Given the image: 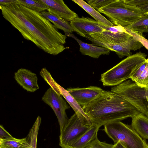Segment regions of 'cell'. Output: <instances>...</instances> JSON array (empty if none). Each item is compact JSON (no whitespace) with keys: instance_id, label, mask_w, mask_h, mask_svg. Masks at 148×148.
Wrapping results in <instances>:
<instances>
[{"instance_id":"cell-1","label":"cell","mask_w":148,"mask_h":148,"mask_svg":"<svg viewBox=\"0 0 148 148\" xmlns=\"http://www.w3.org/2000/svg\"><path fill=\"white\" fill-rule=\"evenodd\" d=\"M3 17L21 33L23 38L33 42L39 49L53 55L68 47L66 36L60 32L41 13L20 4L8 6L0 5Z\"/></svg>"},{"instance_id":"cell-2","label":"cell","mask_w":148,"mask_h":148,"mask_svg":"<svg viewBox=\"0 0 148 148\" xmlns=\"http://www.w3.org/2000/svg\"><path fill=\"white\" fill-rule=\"evenodd\" d=\"M93 123L101 127L109 123L132 118L141 112L127 101L111 91L105 92L82 107Z\"/></svg>"},{"instance_id":"cell-3","label":"cell","mask_w":148,"mask_h":148,"mask_svg":"<svg viewBox=\"0 0 148 148\" xmlns=\"http://www.w3.org/2000/svg\"><path fill=\"white\" fill-rule=\"evenodd\" d=\"M146 57V54L141 51L127 57L101 75L100 81L103 85L114 86L130 78Z\"/></svg>"},{"instance_id":"cell-4","label":"cell","mask_w":148,"mask_h":148,"mask_svg":"<svg viewBox=\"0 0 148 148\" xmlns=\"http://www.w3.org/2000/svg\"><path fill=\"white\" fill-rule=\"evenodd\" d=\"M97 11L107 16L114 26L124 27L130 25L144 15L140 9L126 3L125 0H113Z\"/></svg>"},{"instance_id":"cell-5","label":"cell","mask_w":148,"mask_h":148,"mask_svg":"<svg viewBox=\"0 0 148 148\" xmlns=\"http://www.w3.org/2000/svg\"><path fill=\"white\" fill-rule=\"evenodd\" d=\"M103 130L113 141L119 142L125 148H148V143L142 138L131 125L120 121L104 125Z\"/></svg>"},{"instance_id":"cell-6","label":"cell","mask_w":148,"mask_h":148,"mask_svg":"<svg viewBox=\"0 0 148 148\" xmlns=\"http://www.w3.org/2000/svg\"><path fill=\"white\" fill-rule=\"evenodd\" d=\"M111 91L127 101L148 117L145 88L141 87L131 79H127L113 86Z\"/></svg>"},{"instance_id":"cell-7","label":"cell","mask_w":148,"mask_h":148,"mask_svg":"<svg viewBox=\"0 0 148 148\" xmlns=\"http://www.w3.org/2000/svg\"><path fill=\"white\" fill-rule=\"evenodd\" d=\"M91 126L85 124L74 113L60 132L59 145L62 148H70L72 144L90 129Z\"/></svg>"},{"instance_id":"cell-8","label":"cell","mask_w":148,"mask_h":148,"mask_svg":"<svg viewBox=\"0 0 148 148\" xmlns=\"http://www.w3.org/2000/svg\"><path fill=\"white\" fill-rule=\"evenodd\" d=\"M42 101L49 106L56 115L60 127V132L64 127L69 119L66 111L70 106L62 98L51 88L48 89L42 97Z\"/></svg>"},{"instance_id":"cell-9","label":"cell","mask_w":148,"mask_h":148,"mask_svg":"<svg viewBox=\"0 0 148 148\" xmlns=\"http://www.w3.org/2000/svg\"><path fill=\"white\" fill-rule=\"evenodd\" d=\"M103 27L105 30L102 32L90 34L86 36L107 43L124 42L132 36L127 32L125 27L120 25L108 26L103 25Z\"/></svg>"},{"instance_id":"cell-10","label":"cell","mask_w":148,"mask_h":148,"mask_svg":"<svg viewBox=\"0 0 148 148\" xmlns=\"http://www.w3.org/2000/svg\"><path fill=\"white\" fill-rule=\"evenodd\" d=\"M92 42V44L109 49L114 51L120 58L128 57L132 55L131 51H135L141 49L143 46L132 36L126 41L117 43H107L97 41L88 36L86 37Z\"/></svg>"},{"instance_id":"cell-11","label":"cell","mask_w":148,"mask_h":148,"mask_svg":"<svg viewBox=\"0 0 148 148\" xmlns=\"http://www.w3.org/2000/svg\"><path fill=\"white\" fill-rule=\"evenodd\" d=\"M69 23L73 32L85 38L87 35L100 33L105 30L104 25L88 17H77Z\"/></svg>"},{"instance_id":"cell-12","label":"cell","mask_w":148,"mask_h":148,"mask_svg":"<svg viewBox=\"0 0 148 148\" xmlns=\"http://www.w3.org/2000/svg\"><path fill=\"white\" fill-rule=\"evenodd\" d=\"M66 90L82 107L88 105L106 91L100 87L91 86L85 88H70Z\"/></svg>"},{"instance_id":"cell-13","label":"cell","mask_w":148,"mask_h":148,"mask_svg":"<svg viewBox=\"0 0 148 148\" xmlns=\"http://www.w3.org/2000/svg\"><path fill=\"white\" fill-rule=\"evenodd\" d=\"M48 8L47 11L71 21L78 16L71 10L62 0H39Z\"/></svg>"},{"instance_id":"cell-14","label":"cell","mask_w":148,"mask_h":148,"mask_svg":"<svg viewBox=\"0 0 148 148\" xmlns=\"http://www.w3.org/2000/svg\"><path fill=\"white\" fill-rule=\"evenodd\" d=\"M14 78L17 83L27 91L34 92L39 88L36 74L24 68L15 73Z\"/></svg>"},{"instance_id":"cell-15","label":"cell","mask_w":148,"mask_h":148,"mask_svg":"<svg viewBox=\"0 0 148 148\" xmlns=\"http://www.w3.org/2000/svg\"><path fill=\"white\" fill-rule=\"evenodd\" d=\"M56 84L62 95L72 108L80 120L87 125L91 126L93 123L90 117L86 114L74 98L63 87L56 82Z\"/></svg>"},{"instance_id":"cell-16","label":"cell","mask_w":148,"mask_h":148,"mask_svg":"<svg viewBox=\"0 0 148 148\" xmlns=\"http://www.w3.org/2000/svg\"><path fill=\"white\" fill-rule=\"evenodd\" d=\"M67 36L73 38L77 41L80 46L79 51L83 55L98 58L101 55H108L110 53V51L109 49L84 42L71 33Z\"/></svg>"},{"instance_id":"cell-17","label":"cell","mask_w":148,"mask_h":148,"mask_svg":"<svg viewBox=\"0 0 148 148\" xmlns=\"http://www.w3.org/2000/svg\"><path fill=\"white\" fill-rule=\"evenodd\" d=\"M101 126L93 123L91 127L75 141L70 148H86L97 138V134Z\"/></svg>"},{"instance_id":"cell-18","label":"cell","mask_w":148,"mask_h":148,"mask_svg":"<svg viewBox=\"0 0 148 148\" xmlns=\"http://www.w3.org/2000/svg\"><path fill=\"white\" fill-rule=\"evenodd\" d=\"M131 126L144 139H148V117L140 112L132 118Z\"/></svg>"},{"instance_id":"cell-19","label":"cell","mask_w":148,"mask_h":148,"mask_svg":"<svg viewBox=\"0 0 148 148\" xmlns=\"http://www.w3.org/2000/svg\"><path fill=\"white\" fill-rule=\"evenodd\" d=\"M41 13L44 16L53 23L57 29L62 30L66 36L73 32L69 23L62 18L47 11Z\"/></svg>"},{"instance_id":"cell-20","label":"cell","mask_w":148,"mask_h":148,"mask_svg":"<svg viewBox=\"0 0 148 148\" xmlns=\"http://www.w3.org/2000/svg\"><path fill=\"white\" fill-rule=\"evenodd\" d=\"M130 79L141 87L148 86V58L139 66Z\"/></svg>"},{"instance_id":"cell-21","label":"cell","mask_w":148,"mask_h":148,"mask_svg":"<svg viewBox=\"0 0 148 148\" xmlns=\"http://www.w3.org/2000/svg\"><path fill=\"white\" fill-rule=\"evenodd\" d=\"M72 1L79 6L97 21L106 26H114L109 20L84 1L73 0Z\"/></svg>"},{"instance_id":"cell-22","label":"cell","mask_w":148,"mask_h":148,"mask_svg":"<svg viewBox=\"0 0 148 148\" xmlns=\"http://www.w3.org/2000/svg\"><path fill=\"white\" fill-rule=\"evenodd\" d=\"M26 137L18 139L12 137L6 139H0V148H29Z\"/></svg>"},{"instance_id":"cell-23","label":"cell","mask_w":148,"mask_h":148,"mask_svg":"<svg viewBox=\"0 0 148 148\" xmlns=\"http://www.w3.org/2000/svg\"><path fill=\"white\" fill-rule=\"evenodd\" d=\"M41 122V118L38 116L26 137L29 148H37L38 133Z\"/></svg>"},{"instance_id":"cell-24","label":"cell","mask_w":148,"mask_h":148,"mask_svg":"<svg viewBox=\"0 0 148 148\" xmlns=\"http://www.w3.org/2000/svg\"><path fill=\"white\" fill-rule=\"evenodd\" d=\"M18 4H21L33 10L41 12L47 11L48 8L39 0H17Z\"/></svg>"},{"instance_id":"cell-25","label":"cell","mask_w":148,"mask_h":148,"mask_svg":"<svg viewBox=\"0 0 148 148\" xmlns=\"http://www.w3.org/2000/svg\"><path fill=\"white\" fill-rule=\"evenodd\" d=\"M126 27L142 34L148 32V14L144 15L138 20Z\"/></svg>"},{"instance_id":"cell-26","label":"cell","mask_w":148,"mask_h":148,"mask_svg":"<svg viewBox=\"0 0 148 148\" xmlns=\"http://www.w3.org/2000/svg\"><path fill=\"white\" fill-rule=\"evenodd\" d=\"M40 74L53 89L57 94L61 95V92L56 84V82L52 77L49 72L46 68H44L41 69L40 71Z\"/></svg>"},{"instance_id":"cell-27","label":"cell","mask_w":148,"mask_h":148,"mask_svg":"<svg viewBox=\"0 0 148 148\" xmlns=\"http://www.w3.org/2000/svg\"><path fill=\"white\" fill-rule=\"evenodd\" d=\"M125 2L140 9L144 15L148 14V0H125Z\"/></svg>"},{"instance_id":"cell-28","label":"cell","mask_w":148,"mask_h":148,"mask_svg":"<svg viewBox=\"0 0 148 148\" xmlns=\"http://www.w3.org/2000/svg\"><path fill=\"white\" fill-rule=\"evenodd\" d=\"M127 32L135 39L140 42L143 46L148 50V40L144 38L142 34L136 32L131 29L125 27Z\"/></svg>"},{"instance_id":"cell-29","label":"cell","mask_w":148,"mask_h":148,"mask_svg":"<svg viewBox=\"0 0 148 148\" xmlns=\"http://www.w3.org/2000/svg\"><path fill=\"white\" fill-rule=\"evenodd\" d=\"M113 0H89L87 1L91 6L97 11L100 8L107 5Z\"/></svg>"},{"instance_id":"cell-30","label":"cell","mask_w":148,"mask_h":148,"mask_svg":"<svg viewBox=\"0 0 148 148\" xmlns=\"http://www.w3.org/2000/svg\"><path fill=\"white\" fill-rule=\"evenodd\" d=\"M113 145L101 142L97 138L86 148H113Z\"/></svg>"},{"instance_id":"cell-31","label":"cell","mask_w":148,"mask_h":148,"mask_svg":"<svg viewBox=\"0 0 148 148\" xmlns=\"http://www.w3.org/2000/svg\"><path fill=\"white\" fill-rule=\"evenodd\" d=\"M13 137L4 128L3 126L0 125V139H6Z\"/></svg>"},{"instance_id":"cell-32","label":"cell","mask_w":148,"mask_h":148,"mask_svg":"<svg viewBox=\"0 0 148 148\" xmlns=\"http://www.w3.org/2000/svg\"><path fill=\"white\" fill-rule=\"evenodd\" d=\"M13 4H18L17 0H2L0 1V5L8 6Z\"/></svg>"},{"instance_id":"cell-33","label":"cell","mask_w":148,"mask_h":148,"mask_svg":"<svg viewBox=\"0 0 148 148\" xmlns=\"http://www.w3.org/2000/svg\"><path fill=\"white\" fill-rule=\"evenodd\" d=\"M113 148H125L120 142H118L113 145Z\"/></svg>"},{"instance_id":"cell-34","label":"cell","mask_w":148,"mask_h":148,"mask_svg":"<svg viewBox=\"0 0 148 148\" xmlns=\"http://www.w3.org/2000/svg\"><path fill=\"white\" fill-rule=\"evenodd\" d=\"M145 90H146V97L147 98V100L148 102V88H145Z\"/></svg>"},{"instance_id":"cell-35","label":"cell","mask_w":148,"mask_h":148,"mask_svg":"<svg viewBox=\"0 0 148 148\" xmlns=\"http://www.w3.org/2000/svg\"><path fill=\"white\" fill-rule=\"evenodd\" d=\"M146 88H148V86Z\"/></svg>"}]
</instances>
